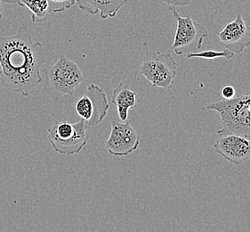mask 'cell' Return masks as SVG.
I'll use <instances>...</instances> for the list:
<instances>
[{
    "instance_id": "3957f363",
    "label": "cell",
    "mask_w": 250,
    "mask_h": 232,
    "mask_svg": "<svg viewBox=\"0 0 250 232\" xmlns=\"http://www.w3.org/2000/svg\"><path fill=\"white\" fill-rule=\"evenodd\" d=\"M206 109L219 114L222 125L217 131L219 136L238 134L250 138V93L211 103Z\"/></svg>"
},
{
    "instance_id": "6da1fadb",
    "label": "cell",
    "mask_w": 250,
    "mask_h": 232,
    "mask_svg": "<svg viewBox=\"0 0 250 232\" xmlns=\"http://www.w3.org/2000/svg\"><path fill=\"white\" fill-rule=\"evenodd\" d=\"M45 61L43 45L21 25L15 35L0 37V85L29 96L43 81L40 68Z\"/></svg>"
},
{
    "instance_id": "8992f818",
    "label": "cell",
    "mask_w": 250,
    "mask_h": 232,
    "mask_svg": "<svg viewBox=\"0 0 250 232\" xmlns=\"http://www.w3.org/2000/svg\"><path fill=\"white\" fill-rule=\"evenodd\" d=\"M169 10L176 20V30L172 45L173 51L178 56L198 52L208 36V30L192 20L190 15L181 16L174 6H169Z\"/></svg>"
},
{
    "instance_id": "ba28073f",
    "label": "cell",
    "mask_w": 250,
    "mask_h": 232,
    "mask_svg": "<svg viewBox=\"0 0 250 232\" xmlns=\"http://www.w3.org/2000/svg\"><path fill=\"white\" fill-rule=\"evenodd\" d=\"M140 145L138 133L128 121H111L110 136L105 143L106 150L114 157H125L135 152Z\"/></svg>"
},
{
    "instance_id": "9c48e42d",
    "label": "cell",
    "mask_w": 250,
    "mask_h": 232,
    "mask_svg": "<svg viewBox=\"0 0 250 232\" xmlns=\"http://www.w3.org/2000/svg\"><path fill=\"white\" fill-rule=\"evenodd\" d=\"M218 39L225 48L240 54L250 46V26L243 20L240 14L218 32Z\"/></svg>"
},
{
    "instance_id": "277c9868",
    "label": "cell",
    "mask_w": 250,
    "mask_h": 232,
    "mask_svg": "<svg viewBox=\"0 0 250 232\" xmlns=\"http://www.w3.org/2000/svg\"><path fill=\"white\" fill-rule=\"evenodd\" d=\"M47 136L56 153L68 156L79 154L89 139L87 128L82 119L75 123L59 121L47 130Z\"/></svg>"
},
{
    "instance_id": "30bf717a",
    "label": "cell",
    "mask_w": 250,
    "mask_h": 232,
    "mask_svg": "<svg viewBox=\"0 0 250 232\" xmlns=\"http://www.w3.org/2000/svg\"><path fill=\"white\" fill-rule=\"evenodd\" d=\"M214 149L225 160L239 165L250 157V138L238 134L224 135L214 144Z\"/></svg>"
},
{
    "instance_id": "5bb4252c",
    "label": "cell",
    "mask_w": 250,
    "mask_h": 232,
    "mask_svg": "<svg viewBox=\"0 0 250 232\" xmlns=\"http://www.w3.org/2000/svg\"><path fill=\"white\" fill-rule=\"evenodd\" d=\"M188 58H192V57H197V58H202V59H208V60H213V59H217V58H225L226 60H230L233 58L234 53L231 51L225 48L223 50H205L201 52H195V53H190L187 54Z\"/></svg>"
},
{
    "instance_id": "4fadbf2b",
    "label": "cell",
    "mask_w": 250,
    "mask_h": 232,
    "mask_svg": "<svg viewBox=\"0 0 250 232\" xmlns=\"http://www.w3.org/2000/svg\"><path fill=\"white\" fill-rule=\"evenodd\" d=\"M21 6L30 11L31 22L35 23H44L51 14L47 0H21Z\"/></svg>"
},
{
    "instance_id": "52a82bcc",
    "label": "cell",
    "mask_w": 250,
    "mask_h": 232,
    "mask_svg": "<svg viewBox=\"0 0 250 232\" xmlns=\"http://www.w3.org/2000/svg\"><path fill=\"white\" fill-rule=\"evenodd\" d=\"M109 107L104 91L98 85L90 84L76 102L75 111L85 121L86 127L93 128L99 125L105 119Z\"/></svg>"
},
{
    "instance_id": "7a4b0ae2",
    "label": "cell",
    "mask_w": 250,
    "mask_h": 232,
    "mask_svg": "<svg viewBox=\"0 0 250 232\" xmlns=\"http://www.w3.org/2000/svg\"><path fill=\"white\" fill-rule=\"evenodd\" d=\"M84 81L80 66L61 55L58 60L45 71L43 94L57 102L62 96H72Z\"/></svg>"
},
{
    "instance_id": "ac0fdd59",
    "label": "cell",
    "mask_w": 250,
    "mask_h": 232,
    "mask_svg": "<svg viewBox=\"0 0 250 232\" xmlns=\"http://www.w3.org/2000/svg\"><path fill=\"white\" fill-rule=\"evenodd\" d=\"M3 3L6 4H14V5H18L21 6V0H2Z\"/></svg>"
},
{
    "instance_id": "2e32d148",
    "label": "cell",
    "mask_w": 250,
    "mask_h": 232,
    "mask_svg": "<svg viewBox=\"0 0 250 232\" xmlns=\"http://www.w3.org/2000/svg\"><path fill=\"white\" fill-rule=\"evenodd\" d=\"M221 94L224 97V99H230V98L235 96V89L232 86L227 85V86H225L222 89Z\"/></svg>"
},
{
    "instance_id": "8fae6325",
    "label": "cell",
    "mask_w": 250,
    "mask_h": 232,
    "mask_svg": "<svg viewBox=\"0 0 250 232\" xmlns=\"http://www.w3.org/2000/svg\"><path fill=\"white\" fill-rule=\"evenodd\" d=\"M129 0H77L80 10L88 15H99L101 19L115 17L121 7Z\"/></svg>"
},
{
    "instance_id": "7c38bea8",
    "label": "cell",
    "mask_w": 250,
    "mask_h": 232,
    "mask_svg": "<svg viewBox=\"0 0 250 232\" xmlns=\"http://www.w3.org/2000/svg\"><path fill=\"white\" fill-rule=\"evenodd\" d=\"M136 96L137 93L123 82H120L114 89L111 96V103L117 107L118 115L121 121H126L129 109L136 106Z\"/></svg>"
},
{
    "instance_id": "e0dca14e",
    "label": "cell",
    "mask_w": 250,
    "mask_h": 232,
    "mask_svg": "<svg viewBox=\"0 0 250 232\" xmlns=\"http://www.w3.org/2000/svg\"><path fill=\"white\" fill-rule=\"evenodd\" d=\"M167 5L169 6H174V7H179V6H186L189 5L191 2V0H161Z\"/></svg>"
},
{
    "instance_id": "5b68a950",
    "label": "cell",
    "mask_w": 250,
    "mask_h": 232,
    "mask_svg": "<svg viewBox=\"0 0 250 232\" xmlns=\"http://www.w3.org/2000/svg\"><path fill=\"white\" fill-rule=\"evenodd\" d=\"M176 69V62L169 53L148 51L138 71L152 86L168 90L174 85Z\"/></svg>"
},
{
    "instance_id": "9a60e30c",
    "label": "cell",
    "mask_w": 250,
    "mask_h": 232,
    "mask_svg": "<svg viewBox=\"0 0 250 232\" xmlns=\"http://www.w3.org/2000/svg\"><path fill=\"white\" fill-rule=\"evenodd\" d=\"M51 13H62L75 5L77 0H47Z\"/></svg>"
},
{
    "instance_id": "d6986e66",
    "label": "cell",
    "mask_w": 250,
    "mask_h": 232,
    "mask_svg": "<svg viewBox=\"0 0 250 232\" xmlns=\"http://www.w3.org/2000/svg\"><path fill=\"white\" fill-rule=\"evenodd\" d=\"M3 11H4V8H3V1L0 0V19H1L2 16H3Z\"/></svg>"
}]
</instances>
